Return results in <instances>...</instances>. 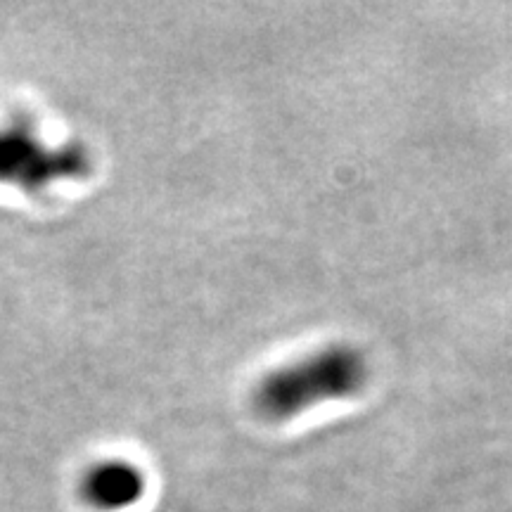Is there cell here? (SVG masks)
Returning <instances> with one entry per match:
<instances>
[{
  "instance_id": "obj_1",
  "label": "cell",
  "mask_w": 512,
  "mask_h": 512,
  "mask_svg": "<svg viewBox=\"0 0 512 512\" xmlns=\"http://www.w3.org/2000/svg\"><path fill=\"white\" fill-rule=\"evenodd\" d=\"M370 377L366 351L337 339L261 375L252 389V406L266 422H290L325 403L363 394Z\"/></svg>"
},
{
  "instance_id": "obj_2",
  "label": "cell",
  "mask_w": 512,
  "mask_h": 512,
  "mask_svg": "<svg viewBox=\"0 0 512 512\" xmlns=\"http://www.w3.org/2000/svg\"><path fill=\"white\" fill-rule=\"evenodd\" d=\"M93 166L91 147L81 140L48 143L27 114L0 121V185L43 195L62 181H83Z\"/></svg>"
},
{
  "instance_id": "obj_3",
  "label": "cell",
  "mask_w": 512,
  "mask_h": 512,
  "mask_svg": "<svg viewBox=\"0 0 512 512\" xmlns=\"http://www.w3.org/2000/svg\"><path fill=\"white\" fill-rule=\"evenodd\" d=\"M147 477L143 467L124 458L93 463L79 482L81 501L98 512H121L143 501Z\"/></svg>"
}]
</instances>
